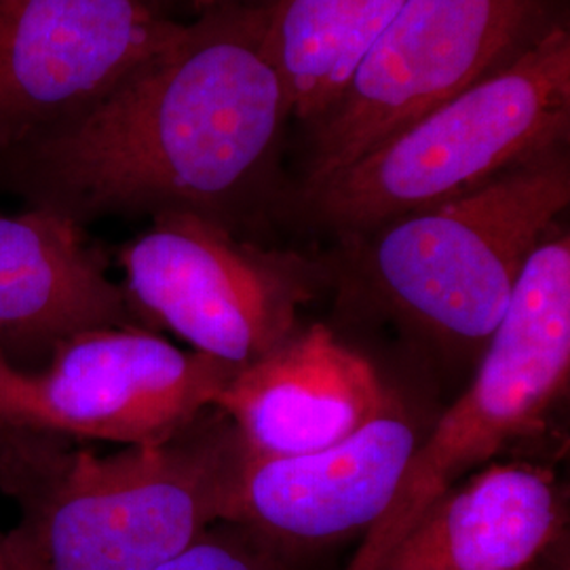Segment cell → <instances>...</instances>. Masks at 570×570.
Returning a JSON list of instances; mask_svg holds the SVG:
<instances>
[{
	"label": "cell",
	"mask_w": 570,
	"mask_h": 570,
	"mask_svg": "<svg viewBox=\"0 0 570 570\" xmlns=\"http://www.w3.org/2000/svg\"><path fill=\"white\" fill-rule=\"evenodd\" d=\"M140 326L85 226L26 207L0 214V353L37 374L82 332Z\"/></svg>",
	"instance_id": "cell-12"
},
{
	"label": "cell",
	"mask_w": 570,
	"mask_h": 570,
	"mask_svg": "<svg viewBox=\"0 0 570 570\" xmlns=\"http://www.w3.org/2000/svg\"><path fill=\"white\" fill-rule=\"evenodd\" d=\"M0 570H11L9 560H7V551H4V534H0Z\"/></svg>",
	"instance_id": "cell-19"
},
{
	"label": "cell",
	"mask_w": 570,
	"mask_h": 570,
	"mask_svg": "<svg viewBox=\"0 0 570 570\" xmlns=\"http://www.w3.org/2000/svg\"><path fill=\"white\" fill-rule=\"evenodd\" d=\"M37 435L0 450V489L21 518L4 534L11 570H157L225 522L247 450L209 407L159 444L115 454Z\"/></svg>",
	"instance_id": "cell-2"
},
{
	"label": "cell",
	"mask_w": 570,
	"mask_h": 570,
	"mask_svg": "<svg viewBox=\"0 0 570 570\" xmlns=\"http://www.w3.org/2000/svg\"><path fill=\"white\" fill-rule=\"evenodd\" d=\"M289 122L265 4H220L75 119L0 150V188L81 226L190 212L235 228L271 188Z\"/></svg>",
	"instance_id": "cell-1"
},
{
	"label": "cell",
	"mask_w": 570,
	"mask_h": 570,
	"mask_svg": "<svg viewBox=\"0 0 570 570\" xmlns=\"http://www.w3.org/2000/svg\"><path fill=\"white\" fill-rule=\"evenodd\" d=\"M157 570H277L275 548L233 522H216Z\"/></svg>",
	"instance_id": "cell-15"
},
{
	"label": "cell",
	"mask_w": 570,
	"mask_h": 570,
	"mask_svg": "<svg viewBox=\"0 0 570 570\" xmlns=\"http://www.w3.org/2000/svg\"><path fill=\"white\" fill-rule=\"evenodd\" d=\"M122 289L138 324L244 367L294 336L324 265L242 239L233 226L165 212L121 247Z\"/></svg>",
	"instance_id": "cell-7"
},
{
	"label": "cell",
	"mask_w": 570,
	"mask_h": 570,
	"mask_svg": "<svg viewBox=\"0 0 570 570\" xmlns=\"http://www.w3.org/2000/svg\"><path fill=\"white\" fill-rule=\"evenodd\" d=\"M562 20L551 0H406L334 102L301 127L298 188L505 68Z\"/></svg>",
	"instance_id": "cell-6"
},
{
	"label": "cell",
	"mask_w": 570,
	"mask_h": 570,
	"mask_svg": "<svg viewBox=\"0 0 570 570\" xmlns=\"http://www.w3.org/2000/svg\"><path fill=\"white\" fill-rule=\"evenodd\" d=\"M567 148L449 204L341 237L351 265L407 324L452 346L484 348L530 254L569 207Z\"/></svg>",
	"instance_id": "cell-4"
},
{
	"label": "cell",
	"mask_w": 570,
	"mask_h": 570,
	"mask_svg": "<svg viewBox=\"0 0 570 570\" xmlns=\"http://www.w3.org/2000/svg\"><path fill=\"white\" fill-rule=\"evenodd\" d=\"M140 2L150 7L153 11L161 13L165 18H174V20H178L176 13H180V11H188L195 18V16L204 13L209 4V0H140Z\"/></svg>",
	"instance_id": "cell-17"
},
{
	"label": "cell",
	"mask_w": 570,
	"mask_h": 570,
	"mask_svg": "<svg viewBox=\"0 0 570 570\" xmlns=\"http://www.w3.org/2000/svg\"><path fill=\"white\" fill-rule=\"evenodd\" d=\"M237 370L148 327L82 332L30 374L35 423L60 440L159 444L214 407Z\"/></svg>",
	"instance_id": "cell-9"
},
{
	"label": "cell",
	"mask_w": 570,
	"mask_h": 570,
	"mask_svg": "<svg viewBox=\"0 0 570 570\" xmlns=\"http://www.w3.org/2000/svg\"><path fill=\"white\" fill-rule=\"evenodd\" d=\"M562 529L550 469L489 463L450 487L379 570H530Z\"/></svg>",
	"instance_id": "cell-13"
},
{
	"label": "cell",
	"mask_w": 570,
	"mask_h": 570,
	"mask_svg": "<svg viewBox=\"0 0 570 570\" xmlns=\"http://www.w3.org/2000/svg\"><path fill=\"white\" fill-rule=\"evenodd\" d=\"M186 23L140 0H0V150L85 112Z\"/></svg>",
	"instance_id": "cell-8"
},
{
	"label": "cell",
	"mask_w": 570,
	"mask_h": 570,
	"mask_svg": "<svg viewBox=\"0 0 570 570\" xmlns=\"http://www.w3.org/2000/svg\"><path fill=\"white\" fill-rule=\"evenodd\" d=\"M567 20L505 68L410 122L322 183L296 188L306 223L338 237L449 204L530 159L569 146Z\"/></svg>",
	"instance_id": "cell-3"
},
{
	"label": "cell",
	"mask_w": 570,
	"mask_h": 570,
	"mask_svg": "<svg viewBox=\"0 0 570 570\" xmlns=\"http://www.w3.org/2000/svg\"><path fill=\"white\" fill-rule=\"evenodd\" d=\"M395 404L367 357L326 326H311L239 367L214 407L249 459H279L334 446Z\"/></svg>",
	"instance_id": "cell-11"
},
{
	"label": "cell",
	"mask_w": 570,
	"mask_h": 570,
	"mask_svg": "<svg viewBox=\"0 0 570 570\" xmlns=\"http://www.w3.org/2000/svg\"><path fill=\"white\" fill-rule=\"evenodd\" d=\"M266 0H209L207 9L212 7H220V4H265ZM205 9V11H207Z\"/></svg>",
	"instance_id": "cell-18"
},
{
	"label": "cell",
	"mask_w": 570,
	"mask_h": 570,
	"mask_svg": "<svg viewBox=\"0 0 570 570\" xmlns=\"http://www.w3.org/2000/svg\"><path fill=\"white\" fill-rule=\"evenodd\" d=\"M569 379L570 237L556 223L530 254L468 391L419 442L387 513L345 570L381 569L450 487L546 425Z\"/></svg>",
	"instance_id": "cell-5"
},
{
	"label": "cell",
	"mask_w": 570,
	"mask_h": 570,
	"mask_svg": "<svg viewBox=\"0 0 570 570\" xmlns=\"http://www.w3.org/2000/svg\"><path fill=\"white\" fill-rule=\"evenodd\" d=\"M39 433L35 423L32 376L11 366L0 353V446Z\"/></svg>",
	"instance_id": "cell-16"
},
{
	"label": "cell",
	"mask_w": 570,
	"mask_h": 570,
	"mask_svg": "<svg viewBox=\"0 0 570 570\" xmlns=\"http://www.w3.org/2000/svg\"><path fill=\"white\" fill-rule=\"evenodd\" d=\"M406 0H266V41L294 104L315 121Z\"/></svg>",
	"instance_id": "cell-14"
},
{
	"label": "cell",
	"mask_w": 570,
	"mask_h": 570,
	"mask_svg": "<svg viewBox=\"0 0 570 570\" xmlns=\"http://www.w3.org/2000/svg\"><path fill=\"white\" fill-rule=\"evenodd\" d=\"M421 438L400 404L324 450L249 459L225 522L273 548H315L372 529L395 499Z\"/></svg>",
	"instance_id": "cell-10"
},
{
	"label": "cell",
	"mask_w": 570,
	"mask_h": 570,
	"mask_svg": "<svg viewBox=\"0 0 570 570\" xmlns=\"http://www.w3.org/2000/svg\"><path fill=\"white\" fill-rule=\"evenodd\" d=\"M530 570H532V569H530Z\"/></svg>",
	"instance_id": "cell-20"
}]
</instances>
